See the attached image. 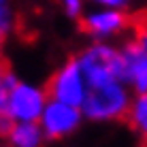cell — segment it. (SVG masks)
<instances>
[{
  "mask_svg": "<svg viewBox=\"0 0 147 147\" xmlns=\"http://www.w3.org/2000/svg\"><path fill=\"white\" fill-rule=\"evenodd\" d=\"M85 75L88 88L102 85L109 81H124V60L119 45L113 43H90L75 53ZM126 83V81H124Z\"/></svg>",
  "mask_w": 147,
  "mask_h": 147,
  "instance_id": "cell-2",
  "label": "cell"
},
{
  "mask_svg": "<svg viewBox=\"0 0 147 147\" xmlns=\"http://www.w3.org/2000/svg\"><path fill=\"white\" fill-rule=\"evenodd\" d=\"M130 26L128 11H113V9L94 4L81 17L79 28L92 43H111L115 36L124 34Z\"/></svg>",
  "mask_w": 147,
  "mask_h": 147,
  "instance_id": "cell-5",
  "label": "cell"
},
{
  "mask_svg": "<svg viewBox=\"0 0 147 147\" xmlns=\"http://www.w3.org/2000/svg\"><path fill=\"white\" fill-rule=\"evenodd\" d=\"M13 24H15V11L11 9V4L0 0V40L4 43L7 34L13 30Z\"/></svg>",
  "mask_w": 147,
  "mask_h": 147,
  "instance_id": "cell-11",
  "label": "cell"
},
{
  "mask_svg": "<svg viewBox=\"0 0 147 147\" xmlns=\"http://www.w3.org/2000/svg\"><path fill=\"white\" fill-rule=\"evenodd\" d=\"M47 102H49V96H47L45 88L19 81L7 98L4 113L15 124H38Z\"/></svg>",
  "mask_w": 147,
  "mask_h": 147,
  "instance_id": "cell-4",
  "label": "cell"
},
{
  "mask_svg": "<svg viewBox=\"0 0 147 147\" xmlns=\"http://www.w3.org/2000/svg\"><path fill=\"white\" fill-rule=\"evenodd\" d=\"M45 90H47L49 100L81 109L85 102V96H88V81L81 70L79 60L73 55L66 62H62L49 77Z\"/></svg>",
  "mask_w": 147,
  "mask_h": 147,
  "instance_id": "cell-3",
  "label": "cell"
},
{
  "mask_svg": "<svg viewBox=\"0 0 147 147\" xmlns=\"http://www.w3.org/2000/svg\"><path fill=\"white\" fill-rule=\"evenodd\" d=\"M100 7H107V9H113V11H128L130 9V2H126V0H100Z\"/></svg>",
  "mask_w": 147,
  "mask_h": 147,
  "instance_id": "cell-13",
  "label": "cell"
},
{
  "mask_svg": "<svg viewBox=\"0 0 147 147\" xmlns=\"http://www.w3.org/2000/svg\"><path fill=\"white\" fill-rule=\"evenodd\" d=\"M83 121L85 119H83L81 109L49 100L43 115H40V119H38V126L43 128L47 141H62V139L73 136L81 128Z\"/></svg>",
  "mask_w": 147,
  "mask_h": 147,
  "instance_id": "cell-7",
  "label": "cell"
},
{
  "mask_svg": "<svg viewBox=\"0 0 147 147\" xmlns=\"http://www.w3.org/2000/svg\"><path fill=\"white\" fill-rule=\"evenodd\" d=\"M13 126H15V121L9 117L7 113H0V136H2V139L9 136V132L13 130Z\"/></svg>",
  "mask_w": 147,
  "mask_h": 147,
  "instance_id": "cell-14",
  "label": "cell"
},
{
  "mask_svg": "<svg viewBox=\"0 0 147 147\" xmlns=\"http://www.w3.org/2000/svg\"><path fill=\"white\" fill-rule=\"evenodd\" d=\"M132 90L124 81H109L102 85L88 88V96L81 107L85 121L92 124H113L128 119L132 107Z\"/></svg>",
  "mask_w": 147,
  "mask_h": 147,
  "instance_id": "cell-1",
  "label": "cell"
},
{
  "mask_svg": "<svg viewBox=\"0 0 147 147\" xmlns=\"http://www.w3.org/2000/svg\"><path fill=\"white\" fill-rule=\"evenodd\" d=\"M128 126L139 136V141L147 147V94H136L128 113Z\"/></svg>",
  "mask_w": 147,
  "mask_h": 147,
  "instance_id": "cell-9",
  "label": "cell"
},
{
  "mask_svg": "<svg viewBox=\"0 0 147 147\" xmlns=\"http://www.w3.org/2000/svg\"><path fill=\"white\" fill-rule=\"evenodd\" d=\"M7 143L9 147H43L47 136L38 124H15L7 136Z\"/></svg>",
  "mask_w": 147,
  "mask_h": 147,
  "instance_id": "cell-8",
  "label": "cell"
},
{
  "mask_svg": "<svg viewBox=\"0 0 147 147\" xmlns=\"http://www.w3.org/2000/svg\"><path fill=\"white\" fill-rule=\"evenodd\" d=\"M124 60V81L132 94H147V28L119 45Z\"/></svg>",
  "mask_w": 147,
  "mask_h": 147,
  "instance_id": "cell-6",
  "label": "cell"
},
{
  "mask_svg": "<svg viewBox=\"0 0 147 147\" xmlns=\"http://www.w3.org/2000/svg\"><path fill=\"white\" fill-rule=\"evenodd\" d=\"M19 83L17 75L13 73L11 68L4 62H0V113H4V107H7V98L11 94V90Z\"/></svg>",
  "mask_w": 147,
  "mask_h": 147,
  "instance_id": "cell-10",
  "label": "cell"
},
{
  "mask_svg": "<svg viewBox=\"0 0 147 147\" xmlns=\"http://www.w3.org/2000/svg\"><path fill=\"white\" fill-rule=\"evenodd\" d=\"M85 2L81 0H64L62 2V13L66 15L68 19H75V22H81V17L85 15Z\"/></svg>",
  "mask_w": 147,
  "mask_h": 147,
  "instance_id": "cell-12",
  "label": "cell"
}]
</instances>
